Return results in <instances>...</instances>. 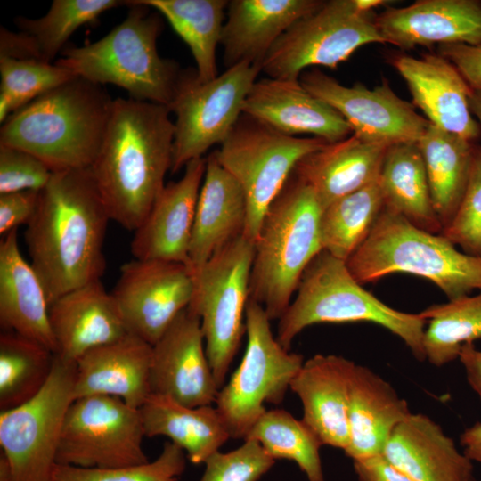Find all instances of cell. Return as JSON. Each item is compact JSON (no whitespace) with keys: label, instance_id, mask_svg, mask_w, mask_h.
I'll return each instance as SVG.
<instances>
[{"label":"cell","instance_id":"obj_23","mask_svg":"<svg viewBox=\"0 0 481 481\" xmlns=\"http://www.w3.org/2000/svg\"><path fill=\"white\" fill-rule=\"evenodd\" d=\"M355 364L341 355L317 354L304 362L289 384L302 403V420L322 444L344 451L349 440L348 395Z\"/></svg>","mask_w":481,"mask_h":481},{"label":"cell","instance_id":"obj_4","mask_svg":"<svg viewBox=\"0 0 481 481\" xmlns=\"http://www.w3.org/2000/svg\"><path fill=\"white\" fill-rule=\"evenodd\" d=\"M126 4L129 12L121 23L95 42L66 46L54 62L92 83L119 86L131 99L167 107L184 69L158 53L160 14L138 0Z\"/></svg>","mask_w":481,"mask_h":481},{"label":"cell","instance_id":"obj_46","mask_svg":"<svg viewBox=\"0 0 481 481\" xmlns=\"http://www.w3.org/2000/svg\"><path fill=\"white\" fill-rule=\"evenodd\" d=\"M439 54L453 64L472 90L481 92V45H441Z\"/></svg>","mask_w":481,"mask_h":481},{"label":"cell","instance_id":"obj_32","mask_svg":"<svg viewBox=\"0 0 481 481\" xmlns=\"http://www.w3.org/2000/svg\"><path fill=\"white\" fill-rule=\"evenodd\" d=\"M139 410L145 436L168 437L193 464L204 463L231 438L212 404L190 407L168 396L151 394Z\"/></svg>","mask_w":481,"mask_h":481},{"label":"cell","instance_id":"obj_36","mask_svg":"<svg viewBox=\"0 0 481 481\" xmlns=\"http://www.w3.org/2000/svg\"><path fill=\"white\" fill-rule=\"evenodd\" d=\"M383 209L379 179L335 200L322 212V249L346 261L367 239Z\"/></svg>","mask_w":481,"mask_h":481},{"label":"cell","instance_id":"obj_17","mask_svg":"<svg viewBox=\"0 0 481 481\" xmlns=\"http://www.w3.org/2000/svg\"><path fill=\"white\" fill-rule=\"evenodd\" d=\"M204 343L200 318L185 308L152 346L151 394L190 407L215 403L219 387Z\"/></svg>","mask_w":481,"mask_h":481},{"label":"cell","instance_id":"obj_8","mask_svg":"<svg viewBox=\"0 0 481 481\" xmlns=\"http://www.w3.org/2000/svg\"><path fill=\"white\" fill-rule=\"evenodd\" d=\"M254 253V243L242 234L192 269L194 288L188 308L200 320L206 354L219 389L245 331Z\"/></svg>","mask_w":481,"mask_h":481},{"label":"cell","instance_id":"obj_41","mask_svg":"<svg viewBox=\"0 0 481 481\" xmlns=\"http://www.w3.org/2000/svg\"><path fill=\"white\" fill-rule=\"evenodd\" d=\"M0 93L10 99L13 112L45 92L77 77L54 63L0 56Z\"/></svg>","mask_w":481,"mask_h":481},{"label":"cell","instance_id":"obj_44","mask_svg":"<svg viewBox=\"0 0 481 481\" xmlns=\"http://www.w3.org/2000/svg\"><path fill=\"white\" fill-rule=\"evenodd\" d=\"M53 171L35 155L14 147L0 145V194L41 191Z\"/></svg>","mask_w":481,"mask_h":481},{"label":"cell","instance_id":"obj_31","mask_svg":"<svg viewBox=\"0 0 481 481\" xmlns=\"http://www.w3.org/2000/svg\"><path fill=\"white\" fill-rule=\"evenodd\" d=\"M118 0H53L44 16L17 17L18 32L0 31V56L53 63L75 31L104 12L126 4Z\"/></svg>","mask_w":481,"mask_h":481},{"label":"cell","instance_id":"obj_13","mask_svg":"<svg viewBox=\"0 0 481 481\" xmlns=\"http://www.w3.org/2000/svg\"><path fill=\"white\" fill-rule=\"evenodd\" d=\"M76 363L55 354L53 371L33 398L0 413L1 452L12 481H53L67 412L75 400Z\"/></svg>","mask_w":481,"mask_h":481},{"label":"cell","instance_id":"obj_16","mask_svg":"<svg viewBox=\"0 0 481 481\" xmlns=\"http://www.w3.org/2000/svg\"><path fill=\"white\" fill-rule=\"evenodd\" d=\"M299 81L310 94L335 109L353 135L366 142L388 145L418 142L430 124L387 81L371 89L362 83L346 86L317 69L302 72Z\"/></svg>","mask_w":481,"mask_h":481},{"label":"cell","instance_id":"obj_9","mask_svg":"<svg viewBox=\"0 0 481 481\" xmlns=\"http://www.w3.org/2000/svg\"><path fill=\"white\" fill-rule=\"evenodd\" d=\"M328 143L289 136L242 113L219 149L218 162L241 186L247 201L244 235L254 244L263 218L297 164Z\"/></svg>","mask_w":481,"mask_h":481},{"label":"cell","instance_id":"obj_34","mask_svg":"<svg viewBox=\"0 0 481 481\" xmlns=\"http://www.w3.org/2000/svg\"><path fill=\"white\" fill-rule=\"evenodd\" d=\"M417 144L433 205L444 229L452 220L464 195L477 145L432 124Z\"/></svg>","mask_w":481,"mask_h":481},{"label":"cell","instance_id":"obj_19","mask_svg":"<svg viewBox=\"0 0 481 481\" xmlns=\"http://www.w3.org/2000/svg\"><path fill=\"white\" fill-rule=\"evenodd\" d=\"M205 170L206 158L195 159L184 167L178 181L165 184L142 224L134 231L131 242L134 258L190 265L189 249Z\"/></svg>","mask_w":481,"mask_h":481},{"label":"cell","instance_id":"obj_38","mask_svg":"<svg viewBox=\"0 0 481 481\" xmlns=\"http://www.w3.org/2000/svg\"><path fill=\"white\" fill-rule=\"evenodd\" d=\"M419 314L428 323L423 335L425 360L434 366L458 359L463 345L481 338V290L431 305Z\"/></svg>","mask_w":481,"mask_h":481},{"label":"cell","instance_id":"obj_43","mask_svg":"<svg viewBox=\"0 0 481 481\" xmlns=\"http://www.w3.org/2000/svg\"><path fill=\"white\" fill-rule=\"evenodd\" d=\"M274 461L258 442L246 439L233 451L210 455L200 481H257Z\"/></svg>","mask_w":481,"mask_h":481},{"label":"cell","instance_id":"obj_22","mask_svg":"<svg viewBox=\"0 0 481 481\" xmlns=\"http://www.w3.org/2000/svg\"><path fill=\"white\" fill-rule=\"evenodd\" d=\"M56 355L76 363L83 355L129 332L111 293L101 280L72 289L49 306Z\"/></svg>","mask_w":481,"mask_h":481},{"label":"cell","instance_id":"obj_2","mask_svg":"<svg viewBox=\"0 0 481 481\" xmlns=\"http://www.w3.org/2000/svg\"><path fill=\"white\" fill-rule=\"evenodd\" d=\"M165 105L114 99L99 151L88 168L110 220L135 231L171 169L174 122Z\"/></svg>","mask_w":481,"mask_h":481},{"label":"cell","instance_id":"obj_10","mask_svg":"<svg viewBox=\"0 0 481 481\" xmlns=\"http://www.w3.org/2000/svg\"><path fill=\"white\" fill-rule=\"evenodd\" d=\"M248 343L241 363L218 391L216 408L231 438L244 439L266 412L265 403L280 404L304 363L273 335L264 307L249 298L245 313Z\"/></svg>","mask_w":481,"mask_h":481},{"label":"cell","instance_id":"obj_6","mask_svg":"<svg viewBox=\"0 0 481 481\" xmlns=\"http://www.w3.org/2000/svg\"><path fill=\"white\" fill-rule=\"evenodd\" d=\"M358 322L387 329L404 341L417 360L425 361L426 320L380 301L354 278L346 261L325 250L305 270L296 298L279 319L276 338L289 351L295 337L310 325Z\"/></svg>","mask_w":481,"mask_h":481},{"label":"cell","instance_id":"obj_21","mask_svg":"<svg viewBox=\"0 0 481 481\" xmlns=\"http://www.w3.org/2000/svg\"><path fill=\"white\" fill-rule=\"evenodd\" d=\"M376 24L385 42L403 49L435 44L481 45V1L419 0L387 8Z\"/></svg>","mask_w":481,"mask_h":481},{"label":"cell","instance_id":"obj_40","mask_svg":"<svg viewBox=\"0 0 481 481\" xmlns=\"http://www.w3.org/2000/svg\"><path fill=\"white\" fill-rule=\"evenodd\" d=\"M186 458L183 449L167 442L156 460L142 464L113 469L56 464L53 481H179L186 467Z\"/></svg>","mask_w":481,"mask_h":481},{"label":"cell","instance_id":"obj_15","mask_svg":"<svg viewBox=\"0 0 481 481\" xmlns=\"http://www.w3.org/2000/svg\"><path fill=\"white\" fill-rule=\"evenodd\" d=\"M193 288L186 264L134 258L121 266L111 294L128 332L153 346L188 307Z\"/></svg>","mask_w":481,"mask_h":481},{"label":"cell","instance_id":"obj_1","mask_svg":"<svg viewBox=\"0 0 481 481\" xmlns=\"http://www.w3.org/2000/svg\"><path fill=\"white\" fill-rule=\"evenodd\" d=\"M110 220L88 169L53 172L24 234L49 306L63 294L101 280Z\"/></svg>","mask_w":481,"mask_h":481},{"label":"cell","instance_id":"obj_45","mask_svg":"<svg viewBox=\"0 0 481 481\" xmlns=\"http://www.w3.org/2000/svg\"><path fill=\"white\" fill-rule=\"evenodd\" d=\"M40 191H20L0 194V234L6 235L26 224L37 208Z\"/></svg>","mask_w":481,"mask_h":481},{"label":"cell","instance_id":"obj_39","mask_svg":"<svg viewBox=\"0 0 481 481\" xmlns=\"http://www.w3.org/2000/svg\"><path fill=\"white\" fill-rule=\"evenodd\" d=\"M246 439L258 442L274 460L295 461L308 481H324L320 448L323 445L310 427L282 409L266 412L252 426Z\"/></svg>","mask_w":481,"mask_h":481},{"label":"cell","instance_id":"obj_12","mask_svg":"<svg viewBox=\"0 0 481 481\" xmlns=\"http://www.w3.org/2000/svg\"><path fill=\"white\" fill-rule=\"evenodd\" d=\"M261 68L241 62L212 80L202 81L195 69H184L172 102L175 117L171 172L203 158L222 143L242 115L245 99Z\"/></svg>","mask_w":481,"mask_h":481},{"label":"cell","instance_id":"obj_11","mask_svg":"<svg viewBox=\"0 0 481 481\" xmlns=\"http://www.w3.org/2000/svg\"><path fill=\"white\" fill-rule=\"evenodd\" d=\"M372 11L357 0H330L293 23L266 53L261 72L268 77L298 80L311 66L336 69L361 46L385 44Z\"/></svg>","mask_w":481,"mask_h":481},{"label":"cell","instance_id":"obj_26","mask_svg":"<svg viewBox=\"0 0 481 481\" xmlns=\"http://www.w3.org/2000/svg\"><path fill=\"white\" fill-rule=\"evenodd\" d=\"M382 455L412 481H476L472 461L423 413L396 426Z\"/></svg>","mask_w":481,"mask_h":481},{"label":"cell","instance_id":"obj_51","mask_svg":"<svg viewBox=\"0 0 481 481\" xmlns=\"http://www.w3.org/2000/svg\"><path fill=\"white\" fill-rule=\"evenodd\" d=\"M0 481H12L11 467L2 452L0 454Z\"/></svg>","mask_w":481,"mask_h":481},{"label":"cell","instance_id":"obj_48","mask_svg":"<svg viewBox=\"0 0 481 481\" xmlns=\"http://www.w3.org/2000/svg\"><path fill=\"white\" fill-rule=\"evenodd\" d=\"M458 359L465 369L469 385L481 402V350L474 343H467L462 346Z\"/></svg>","mask_w":481,"mask_h":481},{"label":"cell","instance_id":"obj_37","mask_svg":"<svg viewBox=\"0 0 481 481\" xmlns=\"http://www.w3.org/2000/svg\"><path fill=\"white\" fill-rule=\"evenodd\" d=\"M55 353L16 332L0 334V409L23 404L44 387L53 371Z\"/></svg>","mask_w":481,"mask_h":481},{"label":"cell","instance_id":"obj_30","mask_svg":"<svg viewBox=\"0 0 481 481\" xmlns=\"http://www.w3.org/2000/svg\"><path fill=\"white\" fill-rule=\"evenodd\" d=\"M411 413L407 401L389 382L355 364L349 386L346 455L355 461L382 454L394 429Z\"/></svg>","mask_w":481,"mask_h":481},{"label":"cell","instance_id":"obj_49","mask_svg":"<svg viewBox=\"0 0 481 481\" xmlns=\"http://www.w3.org/2000/svg\"><path fill=\"white\" fill-rule=\"evenodd\" d=\"M463 453L471 461L481 464V421L467 428L460 436Z\"/></svg>","mask_w":481,"mask_h":481},{"label":"cell","instance_id":"obj_25","mask_svg":"<svg viewBox=\"0 0 481 481\" xmlns=\"http://www.w3.org/2000/svg\"><path fill=\"white\" fill-rule=\"evenodd\" d=\"M320 0L229 1L220 44L226 69L248 62L261 68L278 38L296 21L316 11Z\"/></svg>","mask_w":481,"mask_h":481},{"label":"cell","instance_id":"obj_28","mask_svg":"<svg viewBox=\"0 0 481 481\" xmlns=\"http://www.w3.org/2000/svg\"><path fill=\"white\" fill-rule=\"evenodd\" d=\"M17 230L0 241V324L4 330L16 332L56 353L45 289L20 252Z\"/></svg>","mask_w":481,"mask_h":481},{"label":"cell","instance_id":"obj_35","mask_svg":"<svg viewBox=\"0 0 481 481\" xmlns=\"http://www.w3.org/2000/svg\"><path fill=\"white\" fill-rule=\"evenodd\" d=\"M166 18L188 45L198 77H216V47L221 42L227 0H138Z\"/></svg>","mask_w":481,"mask_h":481},{"label":"cell","instance_id":"obj_33","mask_svg":"<svg viewBox=\"0 0 481 481\" xmlns=\"http://www.w3.org/2000/svg\"><path fill=\"white\" fill-rule=\"evenodd\" d=\"M379 182L384 208L428 232L443 226L435 210L423 157L417 142L391 144L385 154Z\"/></svg>","mask_w":481,"mask_h":481},{"label":"cell","instance_id":"obj_20","mask_svg":"<svg viewBox=\"0 0 481 481\" xmlns=\"http://www.w3.org/2000/svg\"><path fill=\"white\" fill-rule=\"evenodd\" d=\"M242 113L286 135H312L328 143L353 134L346 119L306 90L299 79L267 77L257 80L245 99Z\"/></svg>","mask_w":481,"mask_h":481},{"label":"cell","instance_id":"obj_42","mask_svg":"<svg viewBox=\"0 0 481 481\" xmlns=\"http://www.w3.org/2000/svg\"><path fill=\"white\" fill-rule=\"evenodd\" d=\"M441 234L464 253L481 257V146L476 147L469 178L460 206Z\"/></svg>","mask_w":481,"mask_h":481},{"label":"cell","instance_id":"obj_18","mask_svg":"<svg viewBox=\"0 0 481 481\" xmlns=\"http://www.w3.org/2000/svg\"><path fill=\"white\" fill-rule=\"evenodd\" d=\"M390 61L430 124L473 143L479 139L481 126L469 108L472 89L450 61L439 53L398 54Z\"/></svg>","mask_w":481,"mask_h":481},{"label":"cell","instance_id":"obj_27","mask_svg":"<svg viewBox=\"0 0 481 481\" xmlns=\"http://www.w3.org/2000/svg\"><path fill=\"white\" fill-rule=\"evenodd\" d=\"M247 201L236 179L218 162L206 157V170L197 201L189 261L203 265L216 252L244 233Z\"/></svg>","mask_w":481,"mask_h":481},{"label":"cell","instance_id":"obj_3","mask_svg":"<svg viewBox=\"0 0 481 481\" xmlns=\"http://www.w3.org/2000/svg\"><path fill=\"white\" fill-rule=\"evenodd\" d=\"M113 102L102 85L77 76L10 115L0 128V145L35 155L53 172L88 169Z\"/></svg>","mask_w":481,"mask_h":481},{"label":"cell","instance_id":"obj_50","mask_svg":"<svg viewBox=\"0 0 481 481\" xmlns=\"http://www.w3.org/2000/svg\"><path fill=\"white\" fill-rule=\"evenodd\" d=\"M469 108L481 126V92L472 90L469 96Z\"/></svg>","mask_w":481,"mask_h":481},{"label":"cell","instance_id":"obj_14","mask_svg":"<svg viewBox=\"0 0 481 481\" xmlns=\"http://www.w3.org/2000/svg\"><path fill=\"white\" fill-rule=\"evenodd\" d=\"M140 410L110 395L75 399L62 427L56 462L87 469H113L149 461Z\"/></svg>","mask_w":481,"mask_h":481},{"label":"cell","instance_id":"obj_7","mask_svg":"<svg viewBox=\"0 0 481 481\" xmlns=\"http://www.w3.org/2000/svg\"><path fill=\"white\" fill-rule=\"evenodd\" d=\"M346 264L362 285L406 273L428 279L448 300L481 290V257L459 250L441 233L418 228L386 208Z\"/></svg>","mask_w":481,"mask_h":481},{"label":"cell","instance_id":"obj_24","mask_svg":"<svg viewBox=\"0 0 481 481\" xmlns=\"http://www.w3.org/2000/svg\"><path fill=\"white\" fill-rule=\"evenodd\" d=\"M151 355L152 345L130 333L91 349L76 362L75 399L110 395L139 409L151 395Z\"/></svg>","mask_w":481,"mask_h":481},{"label":"cell","instance_id":"obj_5","mask_svg":"<svg viewBox=\"0 0 481 481\" xmlns=\"http://www.w3.org/2000/svg\"><path fill=\"white\" fill-rule=\"evenodd\" d=\"M322 208L293 173L269 206L255 242L249 292L270 321L280 319L312 260L322 251Z\"/></svg>","mask_w":481,"mask_h":481},{"label":"cell","instance_id":"obj_29","mask_svg":"<svg viewBox=\"0 0 481 481\" xmlns=\"http://www.w3.org/2000/svg\"><path fill=\"white\" fill-rule=\"evenodd\" d=\"M389 146L366 142L352 134L304 157L293 174L311 187L323 210L379 179Z\"/></svg>","mask_w":481,"mask_h":481},{"label":"cell","instance_id":"obj_47","mask_svg":"<svg viewBox=\"0 0 481 481\" xmlns=\"http://www.w3.org/2000/svg\"><path fill=\"white\" fill-rule=\"evenodd\" d=\"M353 461L359 481H412L382 454Z\"/></svg>","mask_w":481,"mask_h":481}]
</instances>
